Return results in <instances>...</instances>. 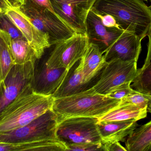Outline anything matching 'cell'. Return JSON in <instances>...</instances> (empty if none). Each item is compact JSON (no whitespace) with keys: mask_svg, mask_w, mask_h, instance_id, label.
<instances>
[{"mask_svg":"<svg viewBox=\"0 0 151 151\" xmlns=\"http://www.w3.org/2000/svg\"><path fill=\"white\" fill-rule=\"evenodd\" d=\"M151 9L142 0H96L91 10L111 15L121 29L142 40L151 31Z\"/></svg>","mask_w":151,"mask_h":151,"instance_id":"6da1fadb","label":"cell"},{"mask_svg":"<svg viewBox=\"0 0 151 151\" xmlns=\"http://www.w3.org/2000/svg\"><path fill=\"white\" fill-rule=\"evenodd\" d=\"M55 98L27 86L0 113V133L22 127L52 109Z\"/></svg>","mask_w":151,"mask_h":151,"instance_id":"7a4b0ae2","label":"cell"},{"mask_svg":"<svg viewBox=\"0 0 151 151\" xmlns=\"http://www.w3.org/2000/svg\"><path fill=\"white\" fill-rule=\"evenodd\" d=\"M120 101L99 94L92 87L73 95L55 98L52 110L59 121L73 117L99 118L119 106Z\"/></svg>","mask_w":151,"mask_h":151,"instance_id":"3957f363","label":"cell"},{"mask_svg":"<svg viewBox=\"0 0 151 151\" xmlns=\"http://www.w3.org/2000/svg\"><path fill=\"white\" fill-rule=\"evenodd\" d=\"M98 121L97 118L91 117H73L62 120L58 126L57 136L65 144L101 142Z\"/></svg>","mask_w":151,"mask_h":151,"instance_id":"277c9868","label":"cell"},{"mask_svg":"<svg viewBox=\"0 0 151 151\" xmlns=\"http://www.w3.org/2000/svg\"><path fill=\"white\" fill-rule=\"evenodd\" d=\"M58 119L51 109L27 125L7 132L6 139L10 142L58 139L56 132Z\"/></svg>","mask_w":151,"mask_h":151,"instance_id":"5b68a950","label":"cell"},{"mask_svg":"<svg viewBox=\"0 0 151 151\" xmlns=\"http://www.w3.org/2000/svg\"><path fill=\"white\" fill-rule=\"evenodd\" d=\"M17 8L37 29L47 35L51 46L76 33L55 12L48 10L39 11L23 4Z\"/></svg>","mask_w":151,"mask_h":151,"instance_id":"8992f818","label":"cell"},{"mask_svg":"<svg viewBox=\"0 0 151 151\" xmlns=\"http://www.w3.org/2000/svg\"><path fill=\"white\" fill-rule=\"evenodd\" d=\"M88 44L86 34L76 33L55 44L46 64L51 68L63 67L69 70L81 59Z\"/></svg>","mask_w":151,"mask_h":151,"instance_id":"52a82bcc","label":"cell"},{"mask_svg":"<svg viewBox=\"0 0 151 151\" xmlns=\"http://www.w3.org/2000/svg\"><path fill=\"white\" fill-rule=\"evenodd\" d=\"M137 62L120 59L107 62L93 88L97 93L106 95L116 86L126 82L132 83L137 74Z\"/></svg>","mask_w":151,"mask_h":151,"instance_id":"ba28073f","label":"cell"},{"mask_svg":"<svg viewBox=\"0 0 151 151\" xmlns=\"http://www.w3.org/2000/svg\"><path fill=\"white\" fill-rule=\"evenodd\" d=\"M55 13L76 33L86 34V20L96 0H50Z\"/></svg>","mask_w":151,"mask_h":151,"instance_id":"9c48e42d","label":"cell"},{"mask_svg":"<svg viewBox=\"0 0 151 151\" xmlns=\"http://www.w3.org/2000/svg\"><path fill=\"white\" fill-rule=\"evenodd\" d=\"M35 62L15 65L6 79L0 82V113L27 86L32 84Z\"/></svg>","mask_w":151,"mask_h":151,"instance_id":"30bf717a","label":"cell"},{"mask_svg":"<svg viewBox=\"0 0 151 151\" xmlns=\"http://www.w3.org/2000/svg\"><path fill=\"white\" fill-rule=\"evenodd\" d=\"M3 10L22 33L34 51L37 59H40L45 49L51 46L47 35L37 29L17 7L12 6L7 0H5Z\"/></svg>","mask_w":151,"mask_h":151,"instance_id":"8fae6325","label":"cell"},{"mask_svg":"<svg viewBox=\"0 0 151 151\" xmlns=\"http://www.w3.org/2000/svg\"><path fill=\"white\" fill-rule=\"evenodd\" d=\"M121 28L105 26L100 19L91 10L86 20V34L89 43L98 46L104 54L112 44L124 32Z\"/></svg>","mask_w":151,"mask_h":151,"instance_id":"7c38bea8","label":"cell"},{"mask_svg":"<svg viewBox=\"0 0 151 151\" xmlns=\"http://www.w3.org/2000/svg\"><path fill=\"white\" fill-rule=\"evenodd\" d=\"M69 70L63 67L51 68L46 61L37 68L35 66L32 84L33 90L40 95L52 96L63 83Z\"/></svg>","mask_w":151,"mask_h":151,"instance_id":"4fadbf2b","label":"cell"},{"mask_svg":"<svg viewBox=\"0 0 151 151\" xmlns=\"http://www.w3.org/2000/svg\"><path fill=\"white\" fill-rule=\"evenodd\" d=\"M142 40L129 32L124 31L104 54L106 62L115 59L137 62L142 50Z\"/></svg>","mask_w":151,"mask_h":151,"instance_id":"5bb4252c","label":"cell"},{"mask_svg":"<svg viewBox=\"0 0 151 151\" xmlns=\"http://www.w3.org/2000/svg\"><path fill=\"white\" fill-rule=\"evenodd\" d=\"M106 64L104 54L98 46L89 43L82 57L79 60L78 67L84 81L91 83L100 74Z\"/></svg>","mask_w":151,"mask_h":151,"instance_id":"9a60e30c","label":"cell"},{"mask_svg":"<svg viewBox=\"0 0 151 151\" xmlns=\"http://www.w3.org/2000/svg\"><path fill=\"white\" fill-rule=\"evenodd\" d=\"M134 119L119 121H99L98 129L102 142H125L127 137L139 125Z\"/></svg>","mask_w":151,"mask_h":151,"instance_id":"2e32d148","label":"cell"},{"mask_svg":"<svg viewBox=\"0 0 151 151\" xmlns=\"http://www.w3.org/2000/svg\"><path fill=\"white\" fill-rule=\"evenodd\" d=\"M79 61L69 69L63 83L52 95L54 98L70 96L93 87L91 83H87L83 80L78 67Z\"/></svg>","mask_w":151,"mask_h":151,"instance_id":"e0dca14e","label":"cell"},{"mask_svg":"<svg viewBox=\"0 0 151 151\" xmlns=\"http://www.w3.org/2000/svg\"><path fill=\"white\" fill-rule=\"evenodd\" d=\"M147 107L137 105H119L98 118L99 121H119L127 120H138L145 118L147 114Z\"/></svg>","mask_w":151,"mask_h":151,"instance_id":"ac0fdd59","label":"cell"},{"mask_svg":"<svg viewBox=\"0 0 151 151\" xmlns=\"http://www.w3.org/2000/svg\"><path fill=\"white\" fill-rule=\"evenodd\" d=\"M151 143V121L134 129L125 141L127 151H144Z\"/></svg>","mask_w":151,"mask_h":151,"instance_id":"d6986e66","label":"cell"},{"mask_svg":"<svg viewBox=\"0 0 151 151\" xmlns=\"http://www.w3.org/2000/svg\"><path fill=\"white\" fill-rule=\"evenodd\" d=\"M10 50L14 65L24 64L37 59L34 51L25 38L11 39Z\"/></svg>","mask_w":151,"mask_h":151,"instance_id":"ffe728a7","label":"cell"},{"mask_svg":"<svg viewBox=\"0 0 151 151\" xmlns=\"http://www.w3.org/2000/svg\"><path fill=\"white\" fill-rule=\"evenodd\" d=\"M10 35L0 29V82L4 80L14 66L10 50Z\"/></svg>","mask_w":151,"mask_h":151,"instance_id":"44dd1931","label":"cell"},{"mask_svg":"<svg viewBox=\"0 0 151 151\" xmlns=\"http://www.w3.org/2000/svg\"><path fill=\"white\" fill-rule=\"evenodd\" d=\"M132 83L130 87L137 92L151 95V61L146 66L138 68Z\"/></svg>","mask_w":151,"mask_h":151,"instance_id":"7402d4cb","label":"cell"},{"mask_svg":"<svg viewBox=\"0 0 151 151\" xmlns=\"http://www.w3.org/2000/svg\"><path fill=\"white\" fill-rule=\"evenodd\" d=\"M137 105L147 107V112L151 114V95L136 92L121 100L119 105L129 104Z\"/></svg>","mask_w":151,"mask_h":151,"instance_id":"603a6c76","label":"cell"},{"mask_svg":"<svg viewBox=\"0 0 151 151\" xmlns=\"http://www.w3.org/2000/svg\"><path fill=\"white\" fill-rule=\"evenodd\" d=\"M0 29L7 33L12 40L25 38L20 30L4 12L0 14Z\"/></svg>","mask_w":151,"mask_h":151,"instance_id":"cb8c5ba5","label":"cell"},{"mask_svg":"<svg viewBox=\"0 0 151 151\" xmlns=\"http://www.w3.org/2000/svg\"><path fill=\"white\" fill-rule=\"evenodd\" d=\"M131 82H126L111 89L106 95L117 100H121L136 92L130 87Z\"/></svg>","mask_w":151,"mask_h":151,"instance_id":"d4e9b609","label":"cell"},{"mask_svg":"<svg viewBox=\"0 0 151 151\" xmlns=\"http://www.w3.org/2000/svg\"><path fill=\"white\" fill-rule=\"evenodd\" d=\"M66 151H104V145L101 142H85L66 144Z\"/></svg>","mask_w":151,"mask_h":151,"instance_id":"484cf974","label":"cell"},{"mask_svg":"<svg viewBox=\"0 0 151 151\" xmlns=\"http://www.w3.org/2000/svg\"><path fill=\"white\" fill-rule=\"evenodd\" d=\"M21 4L39 11H43L48 10L55 12L50 0H22Z\"/></svg>","mask_w":151,"mask_h":151,"instance_id":"4316f807","label":"cell"},{"mask_svg":"<svg viewBox=\"0 0 151 151\" xmlns=\"http://www.w3.org/2000/svg\"><path fill=\"white\" fill-rule=\"evenodd\" d=\"M95 13L100 19L102 24L105 26L108 27H115L120 28L119 26L117 23L116 20L110 14H100Z\"/></svg>","mask_w":151,"mask_h":151,"instance_id":"83f0119b","label":"cell"},{"mask_svg":"<svg viewBox=\"0 0 151 151\" xmlns=\"http://www.w3.org/2000/svg\"><path fill=\"white\" fill-rule=\"evenodd\" d=\"M104 144V151H127L126 148L123 147L119 142Z\"/></svg>","mask_w":151,"mask_h":151,"instance_id":"f1b7e54d","label":"cell"},{"mask_svg":"<svg viewBox=\"0 0 151 151\" xmlns=\"http://www.w3.org/2000/svg\"><path fill=\"white\" fill-rule=\"evenodd\" d=\"M148 36H149V40L148 44V52H147V56H146L145 62L142 67L146 66L151 61V31L149 33Z\"/></svg>","mask_w":151,"mask_h":151,"instance_id":"f546056e","label":"cell"},{"mask_svg":"<svg viewBox=\"0 0 151 151\" xmlns=\"http://www.w3.org/2000/svg\"><path fill=\"white\" fill-rule=\"evenodd\" d=\"M13 7H17L22 4V0H7Z\"/></svg>","mask_w":151,"mask_h":151,"instance_id":"4dcf8cb0","label":"cell"},{"mask_svg":"<svg viewBox=\"0 0 151 151\" xmlns=\"http://www.w3.org/2000/svg\"><path fill=\"white\" fill-rule=\"evenodd\" d=\"M4 4H5V0H0V6L2 9Z\"/></svg>","mask_w":151,"mask_h":151,"instance_id":"1f68e13d","label":"cell"},{"mask_svg":"<svg viewBox=\"0 0 151 151\" xmlns=\"http://www.w3.org/2000/svg\"><path fill=\"white\" fill-rule=\"evenodd\" d=\"M144 151H151V143L145 149Z\"/></svg>","mask_w":151,"mask_h":151,"instance_id":"d6a6232c","label":"cell"},{"mask_svg":"<svg viewBox=\"0 0 151 151\" xmlns=\"http://www.w3.org/2000/svg\"><path fill=\"white\" fill-rule=\"evenodd\" d=\"M3 10L2 8L0 6V14H1V12H3Z\"/></svg>","mask_w":151,"mask_h":151,"instance_id":"836d02e7","label":"cell"},{"mask_svg":"<svg viewBox=\"0 0 151 151\" xmlns=\"http://www.w3.org/2000/svg\"><path fill=\"white\" fill-rule=\"evenodd\" d=\"M150 8L151 9V0H150Z\"/></svg>","mask_w":151,"mask_h":151,"instance_id":"e575fe53","label":"cell"},{"mask_svg":"<svg viewBox=\"0 0 151 151\" xmlns=\"http://www.w3.org/2000/svg\"><path fill=\"white\" fill-rule=\"evenodd\" d=\"M142 1H147V0H142Z\"/></svg>","mask_w":151,"mask_h":151,"instance_id":"d590c367","label":"cell"}]
</instances>
